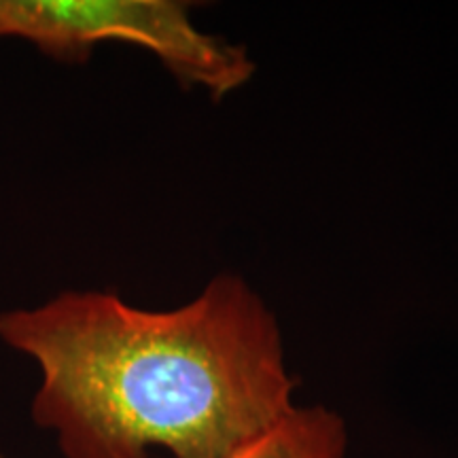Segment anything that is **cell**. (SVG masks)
<instances>
[{"label":"cell","instance_id":"cell-1","mask_svg":"<svg viewBox=\"0 0 458 458\" xmlns=\"http://www.w3.org/2000/svg\"><path fill=\"white\" fill-rule=\"evenodd\" d=\"M0 340L41 369L32 418L66 458H225L295 408L276 318L232 274L165 312L68 291L0 314Z\"/></svg>","mask_w":458,"mask_h":458},{"label":"cell","instance_id":"cell-2","mask_svg":"<svg viewBox=\"0 0 458 458\" xmlns=\"http://www.w3.org/2000/svg\"><path fill=\"white\" fill-rule=\"evenodd\" d=\"M0 37L26 38L60 62H85L98 43L136 45L213 98L255 72L246 47L199 30L189 4L176 0H0Z\"/></svg>","mask_w":458,"mask_h":458},{"label":"cell","instance_id":"cell-3","mask_svg":"<svg viewBox=\"0 0 458 458\" xmlns=\"http://www.w3.org/2000/svg\"><path fill=\"white\" fill-rule=\"evenodd\" d=\"M346 425L323 405L293 408L225 458H344Z\"/></svg>","mask_w":458,"mask_h":458},{"label":"cell","instance_id":"cell-4","mask_svg":"<svg viewBox=\"0 0 458 458\" xmlns=\"http://www.w3.org/2000/svg\"><path fill=\"white\" fill-rule=\"evenodd\" d=\"M0 458H4V456H3V452H0Z\"/></svg>","mask_w":458,"mask_h":458}]
</instances>
